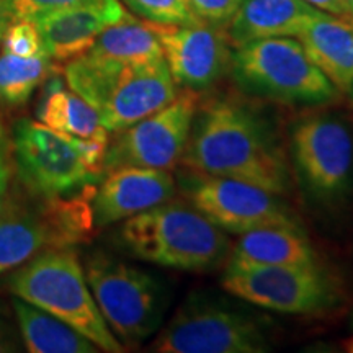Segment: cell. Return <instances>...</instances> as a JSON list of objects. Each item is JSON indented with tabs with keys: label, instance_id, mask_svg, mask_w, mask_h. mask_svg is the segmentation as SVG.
Segmentation results:
<instances>
[{
	"label": "cell",
	"instance_id": "cell-1",
	"mask_svg": "<svg viewBox=\"0 0 353 353\" xmlns=\"http://www.w3.org/2000/svg\"><path fill=\"white\" fill-rule=\"evenodd\" d=\"M180 164L280 196L291 187L290 162L275 126L252 103L234 97H214L198 105Z\"/></svg>",
	"mask_w": 353,
	"mask_h": 353
},
{
	"label": "cell",
	"instance_id": "cell-2",
	"mask_svg": "<svg viewBox=\"0 0 353 353\" xmlns=\"http://www.w3.org/2000/svg\"><path fill=\"white\" fill-rule=\"evenodd\" d=\"M95 187L68 196H43L25 188L13 175L0 208V275L46 250L90 241L95 232Z\"/></svg>",
	"mask_w": 353,
	"mask_h": 353
},
{
	"label": "cell",
	"instance_id": "cell-3",
	"mask_svg": "<svg viewBox=\"0 0 353 353\" xmlns=\"http://www.w3.org/2000/svg\"><path fill=\"white\" fill-rule=\"evenodd\" d=\"M68 87L95 110L110 134L159 112L179 95L165 59L125 64L82 54L63 68Z\"/></svg>",
	"mask_w": 353,
	"mask_h": 353
},
{
	"label": "cell",
	"instance_id": "cell-4",
	"mask_svg": "<svg viewBox=\"0 0 353 353\" xmlns=\"http://www.w3.org/2000/svg\"><path fill=\"white\" fill-rule=\"evenodd\" d=\"M118 236L132 257L183 272L214 270L232 250L228 232L174 198L123 221Z\"/></svg>",
	"mask_w": 353,
	"mask_h": 353
},
{
	"label": "cell",
	"instance_id": "cell-5",
	"mask_svg": "<svg viewBox=\"0 0 353 353\" xmlns=\"http://www.w3.org/2000/svg\"><path fill=\"white\" fill-rule=\"evenodd\" d=\"M7 286L17 298L50 312L85 335L99 350H126L101 316L74 247L46 250L30 259L12 270Z\"/></svg>",
	"mask_w": 353,
	"mask_h": 353
},
{
	"label": "cell",
	"instance_id": "cell-6",
	"mask_svg": "<svg viewBox=\"0 0 353 353\" xmlns=\"http://www.w3.org/2000/svg\"><path fill=\"white\" fill-rule=\"evenodd\" d=\"M229 72L245 95L286 107H325L342 97L293 37L257 39L234 48Z\"/></svg>",
	"mask_w": 353,
	"mask_h": 353
},
{
	"label": "cell",
	"instance_id": "cell-7",
	"mask_svg": "<svg viewBox=\"0 0 353 353\" xmlns=\"http://www.w3.org/2000/svg\"><path fill=\"white\" fill-rule=\"evenodd\" d=\"M87 283L101 316L123 347H136L161 327L167 294L149 272L94 252L83 263Z\"/></svg>",
	"mask_w": 353,
	"mask_h": 353
},
{
	"label": "cell",
	"instance_id": "cell-8",
	"mask_svg": "<svg viewBox=\"0 0 353 353\" xmlns=\"http://www.w3.org/2000/svg\"><path fill=\"white\" fill-rule=\"evenodd\" d=\"M161 353H263L270 350L263 324L249 311L210 294L193 293L157 334Z\"/></svg>",
	"mask_w": 353,
	"mask_h": 353
},
{
	"label": "cell",
	"instance_id": "cell-9",
	"mask_svg": "<svg viewBox=\"0 0 353 353\" xmlns=\"http://www.w3.org/2000/svg\"><path fill=\"white\" fill-rule=\"evenodd\" d=\"M293 174L306 200L321 208L345 201L353 187V136L341 118L312 113L291 128Z\"/></svg>",
	"mask_w": 353,
	"mask_h": 353
},
{
	"label": "cell",
	"instance_id": "cell-10",
	"mask_svg": "<svg viewBox=\"0 0 353 353\" xmlns=\"http://www.w3.org/2000/svg\"><path fill=\"white\" fill-rule=\"evenodd\" d=\"M221 285L254 306L283 314H324L339 303L334 276L314 265H244L228 262Z\"/></svg>",
	"mask_w": 353,
	"mask_h": 353
},
{
	"label": "cell",
	"instance_id": "cell-11",
	"mask_svg": "<svg viewBox=\"0 0 353 353\" xmlns=\"http://www.w3.org/2000/svg\"><path fill=\"white\" fill-rule=\"evenodd\" d=\"M10 134L15 179L37 195H74L103 176L85 164L77 138L32 120L17 121Z\"/></svg>",
	"mask_w": 353,
	"mask_h": 353
},
{
	"label": "cell",
	"instance_id": "cell-12",
	"mask_svg": "<svg viewBox=\"0 0 353 353\" xmlns=\"http://www.w3.org/2000/svg\"><path fill=\"white\" fill-rule=\"evenodd\" d=\"M183 198L228 234H245L259 228L301 226L280 195L226 176L187 170L179 179Z\"/></svg>",
	"mask_w": 353,
	"mask_h": 353
},
{
	"label": "cell",
	"instance_id": "cell-13",
	"mask_svg": "<svg viewBox=\"0 0 353 353\" xmlns=\"http://www.w3.org/2000/svg\"><path fill=\"white\" fill-rule=\"evenodd\" d=\"M198 105L196 92L183 88L167 107L114 132L105 151L103 174L120 167L174 169L182 161Z\"/></svg>",
	"mask_w": 353,
	"mask_h": 353
},
{
	"label": "cell",
	"instance_id": "cell-14",
	"mask_svg": "<svg viewBox=\"0 0 353 353\" xmlns=\"http://www.w3.org/2000/svg\"><path fill=\"white\" fill-rule=\"evenodd\" d=\"M149 25L176 85L201 94L231 70L232 46L224 30L205 23Z\"/></svg>",
	"mask_w": 353,
	"mask_h": 353
},
{
	"label": "cell",
	"instance_id": "cell-15",
	"mask_svg": "<svg viewBox=\"0 0 353 353\" xmlns=\"http://www.w3.org/2000/svg\"><path fill=\"white\" fill-rule=\"evenodd\" d=\"M176 193L170 170L152 167H120L97 183L92 196L95 229L123 223L131 216L169 201Z\"/></svg>",
	"mask_w": 353,
	"mask_h": 353
},
{
	"label": "cell",
	"instance_id": "cell-16",
	"mask_svg": "<svg viewBox=\"0 0 353 353\" xmlns=\"http://www.w3.org/2000/svg\"><path fill=\"white\" fill-rule=\"evenodd\" d=\"M131 13L120 0H83L34 20L43 50L54 63H69L92 48L105 30Z\"/></svg>",
	"mask_w": 353,
	"mask_h": 353
},
{
	"label": "cell",
	"instance_id": "cell-17",
	"mask_svg": "<svg viewBox=\"0 0 353 353\" xmlns=\"http://www.w3.org/2000/svg\"><path fill=\"white\" fill-rule=\"evenodd\" d=\"M296 39L321 72L347 95L353 83V17L317 10Z\"/></svg>",
	"mask_w": 353,
	"mask_h": 353
},
{
	"label": "cell",
	"instance_id": "cell-18",
	"mask_svg": "<svg viewBox=\"0 0 353 353\" xmlns=\"http://www.w3.org/2000/svg\"><path fill=\"white\" fill-rule=\"evenodd\" d=\"M317 10L304 0H242L224 32L232 48L265 38H296Z\"/></svg>",
	"mask_w": 353,
	"mask_h": 353
},
{
	"label": "cell",
	"instance_id": "cell-19",
	"mask_svg": "<svg viewBox=\"0 0 353 353\" xmlns=\"http://www.w3.org/2000/svg\"><path fill=\"white\" fill-rule=\"evenodd\" d=\"M228 262L244 265H314L319 255L301 226L259 228L241 234Z\"/></svg>",
	"mask_w": 353,
	"mask_h": 353
},
{
	"label": "cell",
	"instance_id": "cell-20",
	"mask_svg": "<svg viewBox=\"0 0 353 353\" xmlns=\"http://www.w3.org/2000/svg\"><path fill=\"white\" fill-rule=\"evenodd\" d=\"M37 117L44 126L72 138L110 141V132L100 123L95 110L81 95L70 90L56 70L43 82Z\"/></svg>",
	"mask_w": 353,
	"mask_h": 353
},
{
	"label": "cell",
	"instance_id": "cell-21",
	"mask_svg": "<svg viewBox=\"0 0 353 353\" xmlns=\"http://www.w3.org/2000/svg\"><path fill=\"white\" fill-rule=\"evenodd\" d=\"M21 342L30 353H95L99 348L85 335L20 298L12 299Z\"/></svg>",
	"mask_w": 353,
	"mask_h": 353
},
{
	"label": "cell",
	"instance_id": "cell-22",
	"mask_svg": "<svg viewBox=\"0 0 353 353\" xmlns=\"http://www.w3.org/2000/svg\"><path fill=\"white\" fill-rule=\"evenodd\" d=\"M87 54L125 64L151 63L164 57L152 26L144 20H136L132 15L105 30Z\"/></svg>",
	"mask_w": 353,
	"mask_h": 353
},
{
	"label": "cell",
	"instance_id": "cell-23",
	"mask_svg": "<svg viewBox=\"0 0 353 353\" xmlns=\"http://www.w3.org/2000/svg\"><path fill=\"white\" fill-rule=\"evenodd\" d=\"M57 68L46 52L32 57L0 54V101L19 107L32 99L33 92L43 85Z\"/></svg>",
	"mask_w": 353,
	"mask_h": 353
},
{
	"label": "cell",
	"instance_id": "cell-24",
	"mask_svg": "<svg viewBox=\"0 0 353 353\" xmlns=\"http://www.w3.org/2000/svg\"><path fill=\"white\" fill-rule=\"evenodd\" d=\"M141 20L156 25L201 23L190 10L187 0H120Z\"/></svg>",
	"mask_w": 353,
	"mask_h": 353
},
{
	"label": "cell",
	"instance_id": "cell-25",
	"mask_svg": "<svg viewBox=\"0 0 353 353\" xmlns=\"http://www.w3.org/2000/svg\"><path fill=\"white\" fill-rule=\"evenodd\" d=\"M2 51L20 57H32L43 52V41L37 25L28 20H12L3 33Z\"/></svg>",
	"mask_w": 353,
	"mask_h": 353
},
{
	"label": "cell",
	"instance_id": "cell-26",
	"mask_svg": "<svg viewBox=\"0 0 353 353\" xmlns=\"http://www.w3.org/2000/svg\"><path fill=\"white\" fill-rule=\"evenodd\" d=\"M190 10L201 23L224 30L239 10L242 0H187Z\"/></svg>",
	"mask_w": 353,
	"mask_h": 353
},
{
	"label": "cell",
	"instance_id": "cell-27",
	"mask_svg": "<svg viewBox=\"0 0 353 353\" xmlns=\"http://www.w3.org/2000/svg\"><path fill=\"white\" fill-rule=\"evenodd\" d=\"M79 2H83V0H10L8 15H10V20L34 21L46 13L76 6Z\"/></svg>",
	"mask_w": 353,
	"mask_h": 353
},
{
	"label": "cell",
	"instance_id": "cell-28",
	"mask_svg": "<svg viewBox=\"0 0 353 353\" xmlns=\"http://www.w3.org/2000/svg\"><path fill=\"white\" fill-rule=\"evenodd\" d=\"M13 175H15V167H13L12 134L0 114V208L6 201Z\"/></svg>",
	"mask_w": 353,
	"mask_h": 353
},
{
	"label": "cell",
	"instance_id": "cell-29",
	"mask_svg": "<svg viewBox=\"0 0 353 353\" xmlns=\"http://www.w3.org/2000/svg\"><path fill=\"white\" fill-rule=\"evenodd\" d=\"M21 342L19 325H13L6 317L0 316V353L7 352H20Z\"/></svg>",
	"mask_w": 353,
	"mask_h": 353
},
{
	"label": "cell",
	"instance_id": "cell-30",
	"mask_svg": "<svg viewBox=\"0 0 353 353\" xmlns=\"http://www.w3.org/2000/svg\"><path fill=\"white\" fill-rule=\"evenodd\" d=\"M309 6L319 8L322 12L332 13V15L341 17H352L350 7H348L347 0H304Z\"/></svg>",
	"mask_w": 353,
	"mask_h": 353
},
{
	"label": "cell",
	"instance_id": "cell-31",
	"mask_svg": "<svg viewBox=\"0 0 353 353\" xmlns=\"http://www.w3.org/2000/svg\"><path fill=\"white\" fill-rule=\"evenodd\" d=\"M10 19H8L7 15H3V13H0V46H2V38H3V33H6L8 23H10Z\"/></svg>",
	"mask_w": 353,
	"mask_h": 353
},
{
	"label": "cell",
	"instance_id": "cell-32",
	"mask_svg": "<svg viewBox=\"0 0 353 353\" xmlns=\"http://www.w3.org/2000/svg\"><path fill=\"white\" fill-rule=\"evenodd\" d=\"M8 3H10V0H0V13H3V15L10 19V15H8Z\"/></svg>",
	"mask_w": 353,
	"mask_h": 353
},
{
	"label": "cell",
	"instance_id": "cell-33",
	"mask_svg": "<svg viewBox=\"0 0 353 353\" xmlns=\"http://www.w3.org/2000/svg\"><path fill=\"white\" fill-rule=\"evenodd\" d=\"M347 350L348 352H353V339H352V341L347 342Z\"/></svg>",
	"mask_w": 353,
	"mask_h": 353
},
{
	"label": "cell",
	"instance_id": "cell-34",
	"mask_svg": "<svg viewBox=\"0 0 353 353\" xmlns=\"http://www.w3.org/2000/svg\"><path fill=\"white\" fill-rule=\"evenodd\" d=\"M347 97H348V99H350V100H352V103H353V83H352L350 90H348V94H347Z\"/></svg>",
	"mask_w": 353,
	"mask_h": 353
},
{
	"label": "cell",
	"instance_id": "cell-35",
	"mask_svg": "<svg viewBox=\"0 0 353 353\" xmlns=\"http://www.w3.org/2000/svg\"><path fill=\"white\" fill-rule=\"evenodd\" d=\"M347 2H348V7H350V13L353 17V0H347Z\"/></svg>",
	"mask_w": 353,
	"mask_h": 353
},
{
	"label": "cell",
	"instance_id": "cell-36",
	"mask_svg": "<svg viewBox=\"0 0 353 353\" xmlns=\"http://www.w3.org/2000/svg\"><path fill=\"white\" fill-rule=\"evenodd\" d=\"M352 321H353V319H352Z\"/></svg>",
	"mask_w": 353,
	"mask_h": 353
}]
</instances>
